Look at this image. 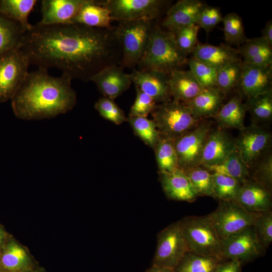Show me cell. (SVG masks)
<instances>
[{
  "mask_svg": "<svg viewBox=\"0 0 272 272\" xmlns=\"http://www.w3.org/2000/svg\"><path fill=\"white\" fill-rule=\"evenodd\" d=\"M20 49L30 64L46 70L57 68L72 80L85 82L105 67L120 65L122 57L115 26L37 23L24 33Z\"/></svg>",
  "mask_w": 272,
  "mask_h": 272,
  "instance_id": "1",
  "label": "cell"
},
{
  "mask_svg": "<svg viewBox=\"0 0 272 272\" xmlns=\"http://www.w3.org/2000/svg\"><path fill=\"white\" fill-rule=\"evenodd\" d=\"M71 80L63 74L52 77L48 70L41 69L29 72L11 99L15 116L24 120H39L71 111L77 103Z\"/></svg>",
  "mask_w": 272,
  "mask_h": 272,
  "instance_id": "2",
  "label": "cell"
},
{
  "mask_svg": "<svg viewBox=\"0 0 272 272\" xmlns=\"http://www.w3.org/2000/svg\"><path fill=\"white\" fill-rule=\"evenodd\" d=\"M187 55L178 47L174 35L153 24L149 41L138 65V70L169 74L187 64Z\"/></svg>",
  "mask_w": 272,
  "mask_h": 272,
  "instance_id": "3",
  "label": "cell"
},
{
  "mask_svg": "<svg viewBox=\"0 0 272 272\" xmlns=\"http://www.w3.org/2000/svg\"><path fill=\"white\" fill-rule=\"evenodd\" d=\"M153 21H121L115 26V31L122 49L120 65L133 68L138 65L148 44Z\"/></svg>",
  "mask_w": 272,
  "mask_h": 272,
  "instance_id": "4",
  "label": "cell"
},
{
  "mask_svg": "<svg viewBox=\"0 0 272 272\" xmlns=\"http://www.w3.org/2000/svg\"><path fill=\"white\" fill-rule=\"evenodd\" d=\"M179 221L189 251L221 259L222 240L207 215L186 217Z\"/></svg>",
  "mask_w": 272,
  "mask_h": 272,
  "instance_id": "5",
  "label": "cell"
},
{
  "mask_svg": "<svg viewBox=\"0 0 272 272\" xmlns=\"http://www.w3.org/2000/svg\"><path fill=\"white\" fill-rule=\"evenodd\" d=\"M151 114L160 134L173 140L193 129L201 121L193 116L185 103L173 99L157 104Z\"/></svg>",
  "mask_w": 272,
  "mask_h": 272,
  "instance_id": "6",
  "label": "cell"
},
{
  "mask_svg": "<svg viewBox=\"0 0 272 272\" xmlns=\"http://www.w3.org/2000/svg\"><path fill=\"white\" fill-rule=\"evenodd\" d=\"M258 214L247 211L234 200H219L217 208L207 216L223 240L252 226Z\"/></svg>",
  "mask_w": 272,
  "mask_h": 272,
  "instance_id": "7",
  "label": "cell"
},
{
  "mask_svg": "<svg viewBox=\"0 0 272 272\" xmlns=\"http://www.w3.org/2000/svg\"><path fill=\"white\" fill-rule=\"evenodd\" d=\"M29 65L20 47L0 56V103L14 96L29 73Z\"/></svg>",
  "mask_w": 272,
  "mask_h": 272,
  "instance_id": "8",
  "label": "cell"
},
{
  "mask_svg": "<svg viewBox=\"0 0 272 272\" xmlns=\"http://www.w3.org/2000/svg\"><path fill=\"white\" fill-rule=\"evenodd\" d=\"M189 251L179 221L172 223L157 235V244L152 265L174 269Z\"/></svg>",
  "mask_w": 272,
  "mask_h": 272,
  "instance_id": "9",
  "label": "cell"
},
{
  "mask_svg": "<svg viewBox=\"0 0 272 272\" xmlns=\"http://www.w3.org/2000/svg\"><path fill=\"white\" fill-rule=\"evenodd\" d=\"M110 12L112 20L153 21L164 10L169 1L164 0L99 1Z\"/></svg>",
  "mask_w": 272,
  "mask_h": 272,
  "instance_id": "10",
  "label": "cell"
},
{
  "mask_svg": "<svg viewBox=\"0 0 272 272\" xmlns=\"http://www.w3.org/2000/svg\"><path fill=\"white\" fill-rule=\"evenodd\" d=\"M222 242L221 258L237 260L242 264L262 256L265 251L253 226L222 240Z\"/></svg>",
  "mask_w": 272,
  "mask_h": 272,
  "instance_id": "11",
  "label": "cell"
},
{
  "mask_svg": "<svg viewBox=\"0 0 272 272\" xmlns=\"http://www.w3.org/2000/svg\"><path fill=\"white\" fill-rule=\"evenodd\" d=\"M211 130V122L201 120L193 129L174 140L178 167L182 170L199 166L207 137Z\"/></svg>",
  "mask_w": 272,
  "mask_h": 272,
  "instance_id": "12",
  "label": "cell"
},
{
  "mask_svg": "<svg viewBox=\"0 0 272 272\" xmlns=\"http://www.w3.org/2000/svg\"><path fill=\"white\" fill-rule=\"evenodd\" d=\"M271 144L270 133L255 124L245 126L234 140L236 149L247 166L269 151Z\"/></svg>",
  "mask_w": 272,
  "mask_h": 272,
  "instance_id": "13",
  "label": "cell"
},
{
  "mask_svg": "<svg viewBox=\"0 0 272 272\" xmlns=\"http://www.w3.org/2000/svg\"><path fill=\"white\" fill-rule=\"evenodd\" d=\"M272 65H262L242 61L237 93L246 99L272 89Z\"/></svg>",
  "mask_w": 272,
  "mask_h": 272,
  "instance_id": "14",
  "label": "cell"
},
{
  "mask_svg": "<svg viewBox=\"0 0 272 272\" xmlns=\"http://www.w3.org/2000/svg\"><path fill=\"white\" fill-rule=\"evenodd\" d=\"M129 76L135 87L152 98L157 103L171 100L168 84L169 74L133 69Z\"/></svg>",
  "mask_w": 272,
  "mask_h": 272,
  "instance_id": "15",
  "label": "cell"
},
{
  "mask_svg": "<svg viewBox=\"0 0 272 272\" xmlns=\"http://www.w3.org/2000/svg\"><path fill=\"white\" fill-rule=\"evenodd\" d=\"M103 97L114 100L129 89L132 82L129 74L119 65L101 70L91 79Z\"/></svg>",
  "mask_w": 272,
  "mask_h": 272,
  "instance_id": "16",
  "label": "cell"
},
{
  "mask_svg": "<svg viewBox=\"0 0 272 272\" xmlns=\"http://www.w3.org/2000/svg\"><path fill=\"white\" fill-rule=\"evenodd\" d=\"M235 149L234 140L224 130L221 128L211 129L203 146L199 166L220 164Z\"/></svg>",
  "mask_w": 272,
  "mask_h": 272,
  "instance_id": "17",
  "label": "cell"
},
{
  "mask_svg": "<svg viewBox=\"0 0 272 272\" xmlns=\"http://www.w3.org/2000/svg\"><path fill=\"white\" fill-rule=\"evenodd\" d=\"M86 0H43L41 2V25L66 24L73 20Z\"/></svg>",
  "mask_w": 272,
  "mask_h": 272,
  "instance_id": "18",
  "label": "cell"
},
{
  "mask_svg": "<svg viewBox=\"0 0 272 272\" xmlns=\"http://www.w3.org/2000/svg\"><path fill=\"white\" fill-rule=\"evenodd\" d=\"M206 5L199 0H179L168 10L162 24L168 31L196 24Z\"/></svg>",
  "mask_w": 272,
  "mask_h": 272,
  "instance_id": "19",
  "label": "cell"
},
{
  "mask_svg": "<svg viewBox=\"0 0 272 272\" xmlns=\"http://www.w3.org/2000/svg\"><path fill=\"white\" fill-rule=\"evenodd\" d=\"M234 200L250 212L260 213L271 211V191L251 180L241 185Z\"/></svg>",
  "mask_w": 272,
  "mask_h": 272,
  "instance_id": "20",
  "label": "cell"
},
{
  "mask_svg": "<svg viewBox=\"0 0 272 272\" xmlns=\"http://www.w3.org/2000/svg\"><path fill=\"white\" fill-rule=\"evenodd\" d=\"M163 191L170 199L193 202L197 198L192 184L184 172L179 168L168 172H159Z\"/></svg>",
  "mask_w": 272,
  "mask_h": 272,
  "instance_id": "21",
  "label": "cell"
},
{
  "mask_svg": "<svg viewBox=\"0 0 272 272\" xmlns=\"http://www.w3.org/2000/svg\"><path fill=\"white\" fill-rule=\"evenodd\" d=\"M192 57L218 71L235 61L242 60L238 48L228 44L214 45L198 42Z\"/></svg>",
  "mask_w": 272,
  "mask_h": 272,
  "instance_id": "22",
  "label": "cell"
},
{
  "mask_svg": "<svg viewBox=\"0 0 272 272\" xmlns=\"http://www.w3.org/2000/svg\"><path fill=\"white\" fill-rule=\"evenodd\" d=\"M225 94L217 87L203 89L193 99L184 103L198 120L214 117L223 105Z\"/></svg>",
  "mask_w": 272,
  "mask_h": 272,
  "instance_id": "23",
  "label": "cell"
},
{
  "mask_svg": "<svg viewBox=\"0 0 272 272\" xmlns=\"http://www.w3.org/2000/svg\"><path fill=\"white\" fill-rule=\"evenodd\" d=\"M168 84L171 98L183 103L191 100L203 89L189 70L172 71Z\"/></svg>",
  "mask_w": 272,
  "mask_h": 272,
  "instance_id": "24",
  "label": "cell"
},
{
  "mask_svg": "<svg viewBox=\"0 0 272 272\" xmlns=\"http://www.w3.org/2000/svg\"><path fill=\"white\" fill-rule=\"evenodd\" d=\"M112 19L109 10L99 1L86 0L73 23L96 28H110Z\"/></svg>",
  "mask_w": 272,
  "mask_h": 272,
  "instance_id": "25",
  "label": "cell"
},
{
  "mask_svg": "<svg viewBox=\"0 0 272 272\" xmlns=\"http://www.w3.org/2000/svg\"><path fill=\"white\" fill-rule=\"evenodd\" d=\"M246 111L242 99L237 93L223 104L213 118L220 128H236L240 130L245 127L244 120Z\"/></svg>",
  "mask_w": 272,
  "mask_h": 272,
  "instance_id": "26",
  "label": "cell"
},
{
  "mask_svg": "<svg viewBox=\"0 0 272 272\" xmlns=\"http://www.w3.org/2000/svg\"><path fill=\"white\" fill-rule=\"evenodd\" d=\"M0 269L8 272L30 271L26 251L13 241H6L0 251Z\"/></svg>",
  "mask_w": 272,
  "mask_h": 272,
  "instance_id": "27",
  "label": "cell"
},
{
  "mask_svg": "<svg viewBox=\"0 0 272 272\" xmlns=\"http://www.w3.org/2000/svg\"><path fill=\"white\" fill-rule=\"evenodd\" d=\"M238 49L244 62L262 65H272L271 46L261 36L247 39Z\"/></svg>",
  "mask_w": 272,
  "mask_h": 272,
  "instance_id": "28",
  "label": "cell"
},
{
  "mask_svg": "<svg viewBox=\"0 0 272 272\" xmlns=\"http://www.w3.org/2000/svg\"><path fill=\"white\" fill-rule=\"evenodd\" d=\"M37 2L36 0H1L0 13L18 23L26 32L32 26L28 21V16Z\"/></svg>",
  "mask_w": 272,
  "mask_h": 272,
  "instance_id": "29",
  "label": "cell"
},
{
  "mask_svg": "<svg viewBox=\"0 0 272 272\" xmlns=\"http://www.w3.org/2000/svg\"><path fill=\"white\" fill-rule=\"evenodd\" d=\"M203 167L212 173L231 177L241 184L249 180L248 166L236 149L221 163Z\"/></svg>",
  "mask_w": 272,
  "mask_h": 272,
  "instance_id": "30",
  "label": "cell"
},
{
  "mask_svg": "<svg viewBox=\"0 0 272 272\" xmlns=\"http://www.w3.org/2000/svg\"><path fill=\"white\" fill-rule=\"evenodd\" d=\"M223 260L215 256L199 255L188 251L173 270L174 272H215Z\"/></svg>",
  "mask_w": 272,
  "mask_h": 272,
  "instance_id": "31",
  "label": "cell"
},
{
  "mask_svg": "<svg viewBox=\"0 0 272 272\" xmlns=\"http://www.w3.org/2000/svg\"><path fill=\"white\" fill-rule=\"evenodd\" d=\"M25 33L18 23L0 13V56L10 50L20 47Z\"/></svg>",
  "mask_w": 272,
  "mask_h": 272,
  "instance_id": "32",
  "label": "cell"
},
{
  "mask_svg": "<svg viewBox=\"0 0 272 272\" xmlns=\"http://www.w3.org/2000/svg\"><path fill=\"white\" fill-rule=\"evenodd\" d=\"M153 149L159 172H170L178 168L174 140L160 134Z\"/></svg>",
  "mask_w": 272,
  "mask_h": 272,
  "instance_id": "33",
  "label": "cell"
},
{
  "mask_svg": "<svg viewBox=\"0 0 272 272\" xmlns=\"http://www.w3.org/2000/svg\"><path fill=\"white\" fill-rule=\"evenodd\" d=\"M244 103L250 114L253 124L269 121L272 117V89L246 99Z\"/></svg>",
  "mask_w": 272,
  "mask_h": 272,
  "instance_id": "34",
  "label": "cell"
},
{
  "mask_svg": "<svg viewBox=\"0 0 272 272\" xmlns=\"http://www.w3.org/2000/svg\"><path fill=\"white\" fill-rule=\"evenodd\" d=\"M249 180L253 181L271 191L272 155L266 152L248 166Z\"/></svg>",
  "mask_w": 272,
  "mask_h": 272,
  "instance_id": "35",
  "label": "cell"
},
{
  "mask_svg": "<svg viewBox=\"0 0 272 272\" xmlns=\"http://www.w3.org/2000/svg\"><path fill=\"white\" fill-rule=\"evenodd\" d=\"M183 171L190 180L198 196H208L214 198L212 172L201 166Z\"/></svg>",
  "mask_w": 272,
  "mask_h": 272,
  "instance_id": "36",
  "label": "cell"
},
{
  "mask_svg": "<svg viewBox=\"0 0 272 272\" xmlns=\"http://www.w3.org/2000/svg\"><path fill=\"white\" fill-rule=\"evenodd\" d=\"M127 121L134 134L146 145L154 149L160 137L154 120L146 117H128Z\"/></svg>",
  "mask_w": 272,
  "mask_h": 272,
  "instance_id": "37",
  "label": "cell"
},
{
  "mask_svg": "<svg viewBox=\"0 0 272 272\" xmlns=\"http://www.w3.org/2000/svg\"><path fill=\"white\" fill-rule=\"evenodd\" d=\"M224 26V38L228 45L240 46L246 40L241 17L232 12L226 14L222 21Z\"/></svg>",
  "mask_w": 272,
  "mask_h": 272,
  "instance_id": "38",
  "label": "cell"
},
{
  "mask_svg": "<svg viewBox=\"0 0 272 272\" xmlns=\"http://www.w3.org/2000/svg\"><path fill=\"white\" fill-rule=\"evenodd\" d=\"M213 173L214 198L219 200H234L242 184L228 176Z\"/></svg>",
  "mask_w": 272,
  "mask_h": 272,
  "instance_id": "39",
  "label": "cell"
},
{
  "mask_svg": "<svg viewBox=\"0 0 272 272\" xmlns=\"http://www.w3.org/2000/svg\"><path fill=\"white\" fill-rule=\"evenodd\" d=\"M242 61L231 63L217 71V87L226 95L236 88L241 73Z\"/></svg>",
  "mask_w": 272,
  "mask_h": 272,
  "instance_id": "40",
  "label": "cell"
},
{
  "mask_svg": "<svg viewBox=\"0 0 272 272\" xmlns=\"http://www.w3.org/2000/svg\"><path fill=\"white\" fill-rule=\"evenodd\" d=\"M187 64L201 87H217V71L215 69L192 56L188 59Z\"/></svg>",
  "mask_w": 272,
  "mask_h": 272,
  "instance_id": "41",
  "label": "cell"
},
{
  "mask_svg": "<svg viewBox=\"0 0 272 272\" xmlns=\"http://www.w3.org/2000/svg\"><path fill=\"white\" fill-rule=\"evenodd\" d=\"M199 29L196 24H194L171 32L174 35L178 47L186 55L192 53L198 43Z\"/></svg>",
  "mask_w": 272,
  "mask_h": 272,
  "instance_id": "42",
  "label": "cell"
},
{
  "mask_svg": "<svg viewBox=\"0 0 272 272\" xmlns=\"http://www.w3.org/2000/svg\"><path fill=\"white\" fill-rule=\"evenodd\" d=\"M95 109L104 118L116 125L127 121L123 111L117 105L114 100L101 97L95 103Z\"/></svg>",
  "mask_w": 272,
  "mask_h": 272,
  "instance_id": "43",
  "label": "cell"
},
{
  "mask_svg": "<svg viewBox=\"0 0 272 272\" xmlns=\"http://www.w3.org/2000/svg\"><path fill=\"white\" fill-rule=\"evenodd\" d=\"M252 226L260 242L266 249L272 242L271 211L259 213Z\"/></svg>",
  "mask_w": 272,
  "mask_h": 272,
  "instance_id": "44",
  "label": "cell"
},
{
  "mask_svg": "<svg viewBox=\"0 0 272 272\" xmlns=\"http://www.w3.org/2000/svg\"><path fill=\"white\" fill-rule=\"evenodd\" d=\"M136 97L131 106L128 117H146L151 113L157 106L155 101L139 88L135 87Z\"/></svg>",
  "mask_w": 272,
  "mask_h": 272,
  "instance_id": "45",
  "label": "cell"
},
{
  "mask_svg": "<svg viewBox=\"0 0 272 272\" xmlns=\"http://www.w3.org/2000/svg\"><path fill=\"white\" fill-rule=\"evenodd\" d=\"M223 18L219 8L206 5L200 13L196 24L209 34L222 21Z\"/></svg>",
  "mask_w": 272,
  "mask_h": 272,
  "instance_id": "46",
  "label": "cell"
},
{
  "mask_svg": "<svg viewBox=\"0 0 272 272\" xmlns=\"http://www.w3.org/2000/svg\"><path fill=\"white\" fill-rule=\"evenodd\" d=\"M242 264L237 260H224L215 272H241Z\"/></svg>",
  "mask_w": 272,
  "mask_h": 272,
  "instance_id": "47",
  "label": "cell"
},
{
  "mask_svg": "<svg viewBox=\"0 0 272 272\" xmlns=\"http://www.w3.org/2000/svg\"><path fill=\"white\" fill-rule=\"evenodd\" d=\"M261 34L268 44L272 47V21L268 20L265 24L264 28L261 30Z\"/></svg>",
  "mask_w": 272,
  "mask_h": 272,
  "instance_id": "48",
  "label": "cell"
},
{
  "mask_svg": "<svg viewBox=\"0 0 272 272\" xmlns=\"http://www.w3.org/2000/svg\"><path fill=\"white\" fill-rule=\"evenodd\" d=\"M145 272H174L173 269L167 267L152 265Z\"/></svg>",
  "mask_w": 272,
  "mask_h": 272,
  "instance_id": "49",
  "label": "cell"
},
{
  "mask_svg": "<svg viewBox=\"0 0 272 272\" xmlns=\"http://www.w3.org/2000/svg\"><path fill=\"white\" fill-rule=\"evenodd\" d=\"M6 241V233L0 226V251Z\"/></svg>",
  "mask_w": 272,
  "mask_h": 272,
  "instance_id": "50",
  "label": "cell"
},
{
  "mask_svg": "<svg viewBox=\"0 0 272 272\" xmlns=\"http://www.w3.org/2000/svg\"><path fill=\"white\" fill-rule=\"evenodd\" d=\"M0 272H8V271L0 269Z\"/></svg>",
  "mask_w": 272,
  "mask_h": 272,
  "instance_id": "51",
  "label": "cell"
},
{
  "mask_svg": "<svg viewBox=\"0 0 272 272\" xmlns=\"http://www.w3.org/2000/svg\"><path fill=\"white\" fill-rule=\"evenodd\" d=\"M29 272H36V271H29Z\"/></svg>",
  "mask_w": 272,
  "mask_h": 272,
  "instance_id": "52",
  "label": "cell"
}]
</instances>
